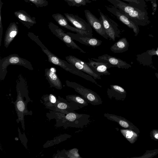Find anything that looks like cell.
<instances>
[{
	"instance_id": "obj_1",
	"label": "cell",
	"mask_w": 158,
	"mask_h": 158,
	"mask_svg": "<svg viewBox=\"0 0 158 158\" xmlns=\"http://www.w3.org/2000/svg\"><path fill=\"white\" fill-rule=\"evenodd\" d=\"M47 117L49 119L56 120V126H62L65 129L69 127L81 128L87 125L90 121L89 115L74 111L64 114L52 110L47 113Z\"/></svg>"
},
{
	"instance_id": "obj_2",
	"label": "cell",
	"mask_w": 158,
	"mask_h": 158,
	"mask_svg": "<svg viewBox=\"0 0 158 158\" xmlns=\"http://www.w3.org/2000/svg\"><path fill=\"white\" fill-rule=\"evenodd\" d=\"M42 49V51L47 56L49 62L60 67L67 71L89 81L101 88L102 87L91 76L80 71L69 62L61 59L52 53L45 47Z\"/></svg>"
},
{
	"instance_id": "obj_3",
	"label": "cell",
	"mask_w": 158,
	"mask_h": 158,
	"mask_svg": "<svg viewBox=\"0 0 158 158\" xmlns=\"http://www.w3.org/2000/svg\"><path fill=\"white\" fill-rule=\"evenodd\" d=\"M17 95L16 100L14 102H12L15 105V111L17 114L18 118L16 121L18 123L20 122L22 127L24 131L25 130L24 117L25 115H31L32 112L29 111L27 109L28 102H32L29 97L27 92L24 89H21L19 88H17Z\"/></svg>"
},
{
	"instance_id": "obj_4",
	"label": "cell",
	"mask_w": 158,
	"mask_h": 158,
	"mask_svg": "<svg viewBox=\"0 0 158 158\" xmlns=\"http://www.w3.org/2000/svg\"><path fill=\"white\" fill-rule=\"evenodd\" d=\"M107 0L113 5L115 8L128 16L135 23L147 21L148 17L145 12L130 4L121 0Z\"/></svg>"
},
{
	"instance_id": "obj_5",
	"label": "cell",
	"mask_w": 158,
	"mask_h": 158,
	"mask_svg": "<svg viewBox=\"0 0 158 158\" xmlns=\"http://www.w3.org/2000/svg\"><path fill=\"white\" fill-rule=\"evenodd\" d=\"M10 65H20L31 70H33L32 65L28 60L21 57L18 54H11L0 59L1 80H3L4 79L7 72V67Z\"/></svg>"
},
{
	"instance_id": "obj_6",
	"label": "cell",
	"mask_w": 158,
	"mask_h": 158,
	"mask_svg": "<svg viewBox=\"0 0 158 158\" xmlns=\"http://www.w3.org/2000/svg\"><path fill=\"white\" fill-rule=\"evenodd\" d=\"M65 82L68 86L73 89L75 91L86 99L89 103L94 106L102 104L103 101L101 98L96 92L76 82L66 80Z\"/></svg>"
},
{
	"instance_id": "obj_7",
	"label": "cell",
	"mask_w": 158,
	"mask_h": 158,
	"mask_svg": "<svg viewBox=\"0 0 158 158\" xmlns=\"http://www.w3.org/2000/svg\"><path fill=\"white\" fill-rule=\"evenodd\" d=\"M98 11L107 36L114 41L116 37L119 38L121 34L118 24L108 16L102 13L100 9H98Z\"/></svg>"
},
{
	"instance_id": "obj_8",
	"label": "cell",
	"mask_w": 158,
	"mask_h": 158,
	"mask_svg": "<svg viewBox=\"0 0 158 158\" xmlns=\"http://www.w3.org/2000/svg\"><path fill=\"white\" fill-rule=\"evenodd\" d=\"M49 28L53 34L63 41L67 46L73 49H77L83 53L86 52L83 50L73 41L71 37L59 27L52 22L48 23Z\"/></svg>"
},
{
	"instance_id": "obj_9",
	"label": "cell",
	"mask_w": 158,
	"mask_h": 158,
	"mask_svg": "<svg viewBox=\"0 0 158 158\" xmlns=\"http://www.w3.org/2000/svg\"><path fill=\"white\" fill-rule=\"evenodd\" d=\"M68 62L74 66L77 69L92 76L95 79H101V76L92 69L87 62L72 55L65 57Z\"/></svg>"
},
{
	"instance_id": "obj_10",
	"label": "cell",
	"mask_w": 158,
	"mask_h": 158,
	"mask_svg": "<svg viewBox=\"0 0 158 158\" xmlns=\"http://www.w3.org/2000/svg\"><path fill=\"white\" fill-rule=\"evenodd\" d=\"M86 18L91 27L97 33L106 39H108L105 32L102 20L100 17L98 19L88 10H84Z\"/></svg>"
},
{
	"instance_id": "obj_11",
	"label": "cell",
	"mask_w": 158,
	"mask_h": 158,
	"mask_svg": "<svg viewBox=\"0 0 158 158\" xmlns=\"http://www.w3.org/2000/svg\"><path fill=\"white\" fill-rule=\"evenodd\" d=\"M81 109L79 106L76 103L70 102L59 96L56 103L50 110L58 111L62 113L66 114L69 112L74 111Z\"/></svg>"
},
{
	"instance_id": "obj_12",
	"label": "cell",
	"mask_w": 158,
	"mask_h": 158,
	"mask_svg": "<svg viewBox=\"0 0 158 158\" xmlns=\"http://www.w3.org/2000/svg\"><path fill=\"white\" fill-rule=\"evenodd\" d=\"M67 20L75 27L85 31L93 36V31L90 24L78 15L68 13H64Z\"/></svg>"
},
{
	"instance_id": "obj_13",
	"label": "cell",
	"mask_w": 158,
	"mask_h": 158,
	"mask_svg": "<svg viewBox=\"0 0 158 158\" xmlns=\"http://www.w3.org/2000/svg\"><path fill=\"white\" fill-rule=\"evenodd\" d=\"M107 10L115 16L121 22L127 26L129 28L133 29L134 31L136 34L138 28L136 23L133 22L130 18L114 6H105Z\"/></svg>"
},
{
	"instance_id": "obj_14",
	"label": "cell",
	"mask_w": 158,
	"mask_h": 158,
	"mask_svg": "<svg viewBox=\"0 0 158 158\" xmlns=\"http://www.w3.org/2000/svg\"><path fill=\"white\" fill-rule=\"evenodd\" d=\"M69 35L73 40H75L80 43L87 46L95 48L100 46L102 41L97 38L83 36L78 33H73L68 32L66 33Z\"/></svg>"
},
{
	"instance_id": "obj_15",
	"label": "cell",
	"mask_w": 158,
	"mask_h": 158,
	"mask_svg": "<svg viewBox=\"0 0 158 158\" xmlns=\"http://www.w3.org/2000/svg\"><path fill=\"white\" fill-rule=\"evenodd\" d=\"M52 16L56 23L61 27L84 36L89 37H93L86 32L69 25L67 19L62 14L60 13L54 14L52 15Z\"/></svg>"
},
{
	"instance_id": "obj_16",
	"label": "cell",
	"mask_w": 158,
	"mask_h": 158,
	"mask_svg": "<svg viewBox=\"0 0 158 158\" xmlns=\"http://www.w3.org/2000/svg\"><path fill=\"white\" fill-rule=\"evenodd\" d=\"M91 59L97 61L109 63L111 67H117L118 68H125L127 67V63L120 59L105 54L98 56L97 59L91 58Z\"/></svg>"
},
{
	"instance_id": "obj_17",
	"label": "cell",
	"mask_w": 158,
	"mask_h": 158,
	"mask_svg": "<svg viewBox=\"0 0 158 158\" xmlns=\"http://www.w3.org/2000/svg\"><path fill=\"white\" fill-rule=\"evenodd\" d=\"M89 62L87 63L88 65L100 76L109 75L110 73L108 69L111 68L110 65L108 63L94 60L88 59Z\"/></svg>"
},
{
	"instance_id": "obj_18",
	"label": "cell",
	"mask_w": 158,
	"mask_h": 158,
	"mask_svg": "<svg viewBox=\"0 0 158 158\" xmlns=\"http://www.w3.org/2000/svg\"><path fill=\"white\" fill-rule=\"evenodd\" d=\"M14 14L18 20L28 28L36 23L35 18L31 16L24 10L16 11L14 12Z\"/></svg>"
},
{
	"instance_id": "obj_19",
	"label": "cell",
	"mask_w": 158,
	"mask_h": 158,
	"mask_svg": "<svg viewBox=\"0 0 158 158\" xmlns=\"http://www.w3.org/2000/svg\"><path fill=\"white\" fill-rule=\"evenodd\" d=\"M125 93L124 89L118 85H110L107 88V94L108 97L110 99L114 98L117 101L124 99Z\"/></svg>"
},
{
	"instance_id": "obj_20",
	"label": "cell",
	"mask_w": 158,
	"mask_h": 158,
	"mask_svg": "<svg viewBox=\"0 0 158 158\" xmlns=\"http://www.w3.org/2000/svg\"><path fill=\"white\" fill-rule=\"evenodd\" d=\"M19 32L18 27L15 22L9 24L6 31L4 39V46L7 48Z\"/></svg>"
},
{
	"instance_id": "obj_21",
	"label": "cell",
	"mask_w": 158,
	"mask_h": 158,
	"mask_svg": "<svg viewBox=\"0 0 158 158\" xmlns=\"http://www.w3.org/2000/svg\"><path fill=\"white\" fill-rule=\"evenodd\" d=\"M45 76L48 81L51 87L61 89L62 88L61 81L55 72L49 69H46L45 70Z\"/></svg>"
},
{
	"instance_id": "obj_22",
	"label": "cell",
	"mask_w": 158,
	"mask_h": 158,
	"mask_svg": "<svg viewBox=\"0 0 158 158\" xmlns=\"http://www.w3.org/2000/svg\"><path fill=\"white\" fill-rule=\"evenodd\" d=\"M127 43L125 38L120 39L110 48L111 51L114 53H121L127 49Z\"/></svg>"
},
{
	"instance_id": "obj_23",
	"label": "cell",
	"mask_w": 158,
	"mask_h": 158,
	"mask_svg": "<svg viewBox=\"0 0 158 158\" xmlns=\"http://www.w3.org/2000/svg\"><path fill=\"white\" fill-rule=\"evenodd\" d=\"M66 98L69 101L74 102L77 104L81 108L87 106L89 103L88 101L81 95H70L66 96Z\"/></svg>"
},
{
	"instance_id": "obj_24",
	"label": "cell",
	"mask_w": 158,
	"mask_h": 158,
	"mask_svg": "<svg viewBox=\"0 0 158 158\" xmlns=\"http://www.w3.org/2000/svg\"><path fill=\"white\" fill-rule=\"evenodd\" d=\"M78 152V149L76 148L67 151L64 150L61 152H59L56 154L55 157L81 158Z\"/></svg>"
},
{
	"instance_id": "obj_25",
	"label": "cell",
	"mask_w": 158,
	"mask_h": 158,
	"mask_svg": "<svg viewBox=\"0 0 158 158\" xmlns=\"http://www.w3.org/2000/svg\"><path fill=\"white\" fill-rule=\"evenodd\" d=\"M42 98L44 105L47 108L50 110L56 103L57 99L56 97L52 94L45 95Z\"/></svg>"
},
{
	"instance_id": "obj_26",
	"label": "cell",
	"mask_w": 158,
	"mask_h": 158,
	"mask_svg": "<svg viewBox=\"0 0 158 158\" xmlns=\"http://www.w3.org/2000/svg\"><path fill=\"white\" fill-rule=\"evenodd\" d=\"M37 7H43L47 6L48 2L47 0H29Z\"/></svg>"
},
{
	"instance_id": "obj_27",
	"label": "cell",
	"mask_w": 158,
	"mask_h": 158,
	"mask_svg": "<svg viewBox=\"0 0 158 158\" xmlns=\"http://www.w3.org/2000/svg\"><path fill=\"white\" fill-rule=\"evenodd\" d=\"M3 4V2H2L1 0H0V46H1L3 32V26L2 22L1 10Z\"/></svg>"
},
{
	"instance_id": "obj_28",
	"label": "cell",
	"mask_w": 158,
	"mask_h": 158,
	"mask_svg": "<svg viewBox=\"0 0 158 158\" xmlns=\"http://www.w3.org/2000/svg\"><path fill=\"white\" fill-rule=\"evenodd\" d=\"M74 1L77 7L85 6L87 3H90L91 2V1L90 0H74Z\"/></svg>"
},
{
	"instance_id": "obj_29",
	"label": "cell",
	"mask_w": 158,
	"mask_h": 158,
	"mask_svg": "<svg viewBox=\"0 0 158 158\" xmlns=\"http://www.w3.org/2000/svg\"><path fill=\"white\" fill-rule=\"evenodd\" d=\"M70 6H76L74 0H64Z\"/></svg>"
},
{
	"instance_id": "obj_30",
	"label": "cell",
	"mask_w": 158,
	"mask_h": 158,
	"mask_svg": "<svg viewBox=\"0 0 158 158\" xmlns=\"http://www.w3.org/2000/svg\"><path fill=\"white\" fill-rule=\"evenodd\" d=\"M152 5V9L153 11V13H154L156 10L157 4L156 2H151Z\"/></svg>"
},
{
	"instance_id": "obj_31",
	"label": "cell",
	"mask_w": 158,
	"mask_h": 158,
	"mask_svg": "<svg viewBox=\"0 0 158 158\" xmlns=\"http://www.w3.org/2000/svg\"><path fill=\"white\" fill-rule=\"evenodd\" d=\"M129 2L135 3L137 4L139 3V2L138 0H123Z\"/></svg>"
},
{
	"instance_id": "obj_32",
	"label": "cell",
	"mask_w": 158,
	"mask_h": 158,
	"mask_svg": "<svg viewBox=\"0 0 158 158\" xmlns=\"http://www.w3.org/2000/svg\"><path fill=\"white\" fill-rule=\"evenodd\" d=\"M155 137L157 139H158V134H156L155 135Z\"/></svg>"
},
{
	"instance_id": "obj_33",
	"label": "cell",
	"mask_w": 158,
	"mask_h": 158,
	"mask_svg": "<svg viewBox=\"0 0 158 158\" xmlns=\"http://www.w3.org/2000/svg\"><path fill=\"white\" fill-rule=\"evenodd\" d=\"M146 2H148L149 1H150L151 2H153V0H145Z\"/></svg>"
},
{
	"instance_id": "obj_34",
	"label": "cell",
	"mask_w": 158,
	"mask_h": 158,
	"mask_svg": "<svg viewBox=\"0 0 158 158\" xmlns=\"http://www.w3.org/2000/svg\"><path fill=\"white\" fill-rule=\"evenodd\" d=\"M156 54L158 56V49L156 51Z\"/></svg>"
},
{
	"instance_id": "obj_35",
	"label": "cell",
	"mask_w": 158,
	"mask_h": 158,
	"mask_svg": "<svg viewBox=\"0 0 158 158\" xmlns=\"http://www.w3.org/2000/svg\"><path fill=\"white\" fill-rule=\"evenodd\" d=\"M157 0H153V2H156Z\"/></svg>"
},
{
	"instance_id": "obj_36",
	"label": "cell",
	"mask_w": 158,
	"mask_h": 158,
	"mask_svg": "<svg viewBox=\"0 0 158 158\" xmlns=\"http://www.w3.org/2000/svg\"><path fill=\"white\" fill-rule=\"evenodd\" d=\"M90 1H96L97 0H90Z\"/></svg>"
}]
</instances>
